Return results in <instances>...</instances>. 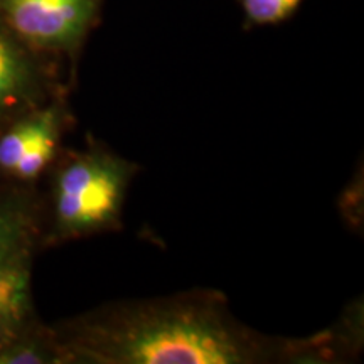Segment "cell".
<instances>
[{
    "label": "cell",
    "instance_id": "cell-9",
    "mask_svg": "<svg viewBox=\"0 0 364 364\" xmlns=\"http://www.w3.org/2000/svg\"><path fill=\"white\" fill-rule=\"evenodd\" d=\"M33 233V221L19 204L0 203V241Z\"/></svg>",
    "mask_w": 364,
    "mask_h": 364
},
{
    "label": "cell",
    "instance_id": "cell-4",
    "mask_svg": "<svg viewBox=\"0 0 364 364\" xmlns=\"http://www.w3.org/2000/svg\"><path fill=\"white\" fill-rule=\"evenodd\" d=\"M65 113L59 105L39 107L14 120L0 134V171L19 181H36L56 157Z\"/></svg>",
    "mask_w": 364,
    "mask_h": 364
},
{
    "label": "cell",
    "instance_id": "cell-3",
    "mask_svg": "<svg viewBox=\"0 0 364 364\" xmlns=\"http://www.w3.org/2000/svg\"><path fill=\"white\" fill-rule=\"evenodd\" d=\"M103 0H0V21L33 51L75 54Z\"/></svg>",
    "mask_w": 364,
    "mask_h": 364
},
{
    "label": "cell",
    "instance_id": "cell-5",
    "mask_svg": "<svg viewBox=\"0 0 364 364\" xmlns=\"http://www.w3.org/2000/svg\"><path fill=\"white\" fill-rule=\"evenodd\" d=\"M34 53L0 21V118L16 120L41 107L44 75Z\"/></svg>",
    "mask_w": 364,
    "mask_h": 364
},
{
    "label": "cell",
    "instance_id": "cell-7",
    "mask_svg": "<svg viewBox=\"0 0 364 364\" xmlns=\"http://www.w3.org/2000/svg\"><path fill=\"white\" fill-rule=\"evenodd\" d=\"M68 363L63 346L54 336L31 334L29 327L11 344L0 349V364H61Z\"/></svg>",
    "mask_w": 364,
    "mask_h": 364
},
{
    "label": "cell",
    "instance_id": "cell-6",
    "mask_svg": "<svg viewBox=\"0 0 364 364\" xmlns=\"http://www.w3.org/2000/svg\"><path fill=\"white\" fill-rule=\"evenodd\" d=\"M31 238L33 233H26L0 241V316L21 329L33 321Z\"/></svg>",
    "mask_w": 364,
    "mask_h": 364
},
{
    "label": "cell",
    "instance_id": "cell-2",
    "mask_svg": "<svg viewBox=\"0 0 364 364\" xmlns=\"http://www.w3.org/2000/svg\"><path fill=\"white\" fill-rule=\"evenodd\" d=\"M136 167L102 147L76 152L54 179V235L81 238L113 230Z\"/></svg>",
    "mask_w": 364,
    "mask_h": 364
},
{
    "label": "cell",
    "instance_id": "cell-1",
    "mask_svg": "<svg viewBox=\"0 0 364 364\" xmlns=\"http://www.w3.org/2000/svg\"><path fill=\"white\" fill-rule=\"evenodd\" d=\"M68 363L260 364L304 361L326 341L267 338L236 321L213 290L98 307L56 332Z\"/></svg>",
    "mask_w": 364,
    "mask_h": 364
},
{
    "label": "cell",
    "instance_id": "cell-8",
    "mask_svg": "<svg viewBox=\"0 0 364 364\" xmlns=\"http://www.w3.org/2000/svg\"><path fill=\"white\" fill-rule=\"evenodd\" d=\"M248 26H275L294 16L304 0H236Z\"/></svg>",
    "mask_w": 364,
    "mask_h": 364
},
{
    "label": "cell",
    "instance_id": "cell-10",
    "mask_svg": "<svg viewBox=\"0 0 364 364\" xmlns=\"http://www.w3.org/2000/svg\"><path fill=\"white\" fill-rule=\"evenodd\" d=\"M26 329H21V327L14 326L12 322H9L6 317L0 316V349L6 348L12 343L14 339H17Z\"/></svg>",
    "mask_w": 364,
    "mask_h": 364
}]
</instances>
